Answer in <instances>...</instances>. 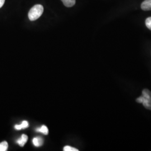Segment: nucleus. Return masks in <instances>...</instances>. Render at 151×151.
Returning a JSON list of instances; mask_svg holds the SVG:
<instances>
[{"mask_svg": "<svg viewBox=\"0 0 151 151\" xmlns=\"http://www.w3.org/2000/svg\"><path fill=\"white\" fill-rule=\"evenodd\" d=\"M44 7L42 5H35L30 10L28 13V17L30 21H35L39 19L43 14Z\"/></svg>", "mask_w": 151, "mask_h": 151, "instance_id": "f257e3e1", "label": "nucleus"}, {"mask_svg": "<svg viewBox=\"0 0 151 151\" xmlns=\"http://www.w3.org/2000/svg\"><path fill=\"white\" fill-rule=\"evenodd\" d=\"M136 101L138 103L142 104L143 105V106H145V108L148 110H151V100L147 99L144 97L143 95H142V96H140V97H139L136 99Z\"/></svg>", "mask_w": 151, "mask_h": 151, "instance_id": "f03ea898", "label": "nucleus"}, {"mask_svg": "<svg viewBox=\"0 0 151 151\" xmlns=\"http://www.w3.org/2000/svg\"><path fill=\"white\" fill-rule=\"evenodd\" d=\"M141 9L144 11L151 10V0H145L141 4Z\"/></svg>", "mask_w": 151, "mask_h": 151, "instance_id": "7ed1b4c3", "label": "nucleus"}, {"mask_svg": "<svg viewBox=\"0 0 151 151\" xmlns=\"http://www.w3.org/2000/svg\"><path fill=\"white\" fill-rule=\"evenodd\" d=\"M33 145L35 147H40L43 143V140L41 137H35L32 139Z\"/></svg>", "mask_w": 151, "mask_h": 151, "instance_id": "20e7f679", "label": "nucleus"}, {"mask_svg": "<svg viewBox=\"0 0 151 151\" xmlns=\"http://www.w3.org/2000/svg\"><path fill=\"white\" fill-rule=\"evenodd\" d=\"M27 139H28V138H27V135H25V134H22L21 138H20L17 140V143L21 147H23L27 143Z\"/></svg>", "mask_w": 151, "mask_h": 151, "instance_id": "39448f33", "label": "nucleus"}, {"mask_svg": "<svg viewBox=\"0 0 151 151\" xmlns=\"http://www.w3.org/2000/svg\"><path fill=\"white\" fill-rule=\"evenodd\" d=\"M64 5L68 7H72L75 5L76 0H61Z\"/></svg>", "mask_w": 151, "mask_h": 151, "instance_id": "423d86ee", "label": "nucleus"}, {"mask_svg": "<svg viewBox=\"0 0 151 151\" xmlns=\"http://www.w3.org/2000/svg\"><path fill=\"white\" fill-rule=\"evenodd\" d=\"M142 95L146 99L151 100V92L148 89H144L142 91Z\"/></svg>", "mask_w": 151, "mask_h": 151, "instance_id": "0eeeda50", "label": "nucleus"}, {"mask_svg": "<svg viewBox=\"0 0 151 151\" xmlns=\"http://www.w3.org/2000/svg\"><path fill=\"white\" fill-rule=\"evenodd\" d=\"M36 131L39 132H41L45 135H47L48 134V129L47 127H46L45 125H43V126H42L41 128H37L36 129Z\"/></svg>", "mask_w": 151, "mask_h": 151, "instance_id": "6e6552de", "label": "nucleus"}, {"mask_svg": "<svg viewBox=\"0 0 151 151\" xmlns=\"http://www.w3.org/2000/svg\"><path fill=\"white\" fill-rule=\"evenodd\" d=\"M8 148V143L6 141H4L0 143V151H6Z\"/></svg>", "mask_w": 151, "mask_h": 151, "instance_id": "1a4fd4ad", "label": "nucleus"}, {"mask_svg": "<svg viewBox=\"0 0 151 151\" xmlns=\"http://www.w3.org/2000/svg\"><path fill=\"white\" fill-rule=\"evenodd\" d=\"M63 151H78V150L75 148H73L72 147L70 146H65L63 148Z\"/></svg>", "mask_w": 151, "mask_h": 151, "instance_id": "9d476101", "label": "nucleus"}, {"mask_svg": "<svg viewBox=\"0 0 151 151\" xmlns=\"http://www.w3.org/2000/svg\"><path fill=\"white\" fill-rule=\"evenodd\" d=\"M146 25L150 30H151V17H148L146 20Z\"/></svg>", "mask_w": 151, "mask_h": 151, "instance_id": "9b49d317", "label": "nucleus"}, {"mask_svg": "<svg viewBox=\"0 0 151 151\" xmlns=\"http://www.w3.org/2000/svg\"><path fill=\"white\" fill-rule=\"evenodd\" d=\"M21 128L22 129H25V128H27L29 126V123L27 122V121H23L22 122V123L21 124H20Z\"/></svg>", "mask_w": 151, "mask_h": 151, "instance_id": "f8f14e48", "label": "nucleus"}, {"mask_svg": "<svg viewBox=\"0 0 151 151\" xmlns=\"http://www.w3.org/2000/svg\"><path fill=\"white\" fill-rule=\"evenodd\" d=\"M5 0H0V8H1L4 5Z\"/></svg>", "mask_w": 151, "mask_h": 151, "instance_id": "ddd939ff", "label": "nucleus"}]
</instances>
